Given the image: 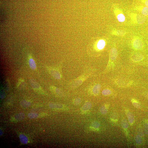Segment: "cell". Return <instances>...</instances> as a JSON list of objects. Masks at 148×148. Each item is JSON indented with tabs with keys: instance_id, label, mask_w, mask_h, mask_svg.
Here are the masks:
<instances>
[{
	"instance_id": "cell-19",
	"label": "cell",
	"mask_w": 148,
	"mask_h": 148,
	"mask_svg": "<svg viewBox=\"0 0 148 148\" xmlns=\"http://www.w3.org/2000/svg\"><path fill=\"white\" fill-rule=\"evenodd\" d=\"M100 125V124L98 122L95 121L91 124V128L92 129L98 130Z\"/></svg>"
},
{
	"instance_id": "cell-32",
	"label": "cell",
	"mask_w": 148,
	"mask_h": 148,
	"mask_svg": "<svg viewBox=\"0 0 148 148\" xmlns=\"http://www.w3.org/2000/svg\"><path fill=\"white\" fill-rule=\"evenodd\" d=\"M0 136H1L3 134V132L1 130H0Z\"/></svg>"
},
{
	"instance_id": "cell-18",
	"label": "cell",
	"mask_w": 148,
	"mask_h": 148,
	"mask_svg": "<svg viewBox=\"0 0 148 148\" xmlns=\"http://www.w3.org/2000/svg\"><path fill=\"white\" fill-rule=\"evenodd\" d=\"M105 42L104 40H99L97 44V47L99 49H102L104 48L105 45Z\"/></svg>"
},
{
	"instance_id": "cell-21",
	"label": "cell",
	"mask_w": 148,
	"mask_h": 148,
	"mask_svg": "<svg viewBox=\"0 0 148 148\" xmlns=\"http://www.w3.org/2000/svg\"><path fill=\"white\" fill-rule=\"evenodd\" d=\"M141 12L142 14L145 16H148V7L146 6L142 7Z\"/></svg>"
},
{
	"instance_id": "cell-8",
	"label": "cell",
	"mask_w": 148,
	"mask_h": 148,
	"mask_svg": "<svg viewBox=\"0 0 148 148\" xmlns=\"http://www.w3.org/2000/svg\"><path fill=\"white\" fill-rule=\"evenodd\" d=\"M146 17L142 14H138L136 16V22L139 24H143L145 22Z\"/></svg>"
},
{
	"instance_id": "cell-28",
	"label": "cell",
	"mask_w": 148,
	"mask_h": 148,
	"mask_svg": "<svg viewBox=\"0 0 148 148\" xmlns=\"http://www.w3.org/2000/svg\"><path fill=\"white\" fill-rule=\"evenodd\" d=\"M125 32L123 31H118L116 32L118 36H122L125 34Z\"/></svg>"
},
{
	"instance_id": "cell-34",
	"label": "cell",
	"mask_w": 148,
	"mask_h": 148,
	"mask_svg": "<svg viewBox=\"0 0 148 148\" xmlns=\"http://www.w3.org/2000/svg\"></svg>"
},
{
	"instance_id": "cell-9",
	"label": "cell",
	"mask_w": 148,
	"mask_h": 148,
	"mask_svg": "<svg viewBox=\"0 0 148 148\" xmlns=\"http://www.w3.org/2000/svg\"><path fill=\"white\" fill-rule=\"evenodd\" d=\"M30 83L31 86L35 90L37 91H41V87L36 80L34 79H31L30 80Z\"/></svg>"
},
{
	"instance_id": "cell-6",
	"label": "cell",
	"mask_w": 148,
	"mask_h": 148,
	"mask_svg": "<svg viewBox=\"0 0 148 148\" xmlns=\"http://www.w3.org/2000/svg\"><path fill=\"white\" fill-rule=\"evenodd\" d=\"M92 105L91 103L88 101L85 102L81 108V111L82 113H85L89 111L92 107Z\"/></svg>"
},
{
	"instance_id": "cell-26",
	"label": "cell",
	"mask_w": 148,
	"mask_h": 148,
	"mask_svg": "<svg viewBox=\"0 0 148 148\" xmlns=\"http://www.w3.org/2000/svg\"><path fill=\"white\" fill-rule=\"evenodd\" d=\"M102 94L104 95H110L111 93V91L108 89H105L102 91Z\"/></svg>"
},
{
	"instance_id": "cell-5",
	"label": "cell",
	"mask_w": 148,
	"mask_h": 148,
	"mask_svg": "<svg viewBox=\"0 0 148 148\" xmlns=\"http://www.w3.org/2000/svg\"><path fill=\"white\" fill-rule=\"evenodd\" d=\"M50 89L54 95L58 97H61L63 96V93L61 89L53 86L50 87Z\"/></svg>"
},
{
	"instance_id": "cell-1",
	"label": "cell",
	"mask_w": 148,
	"mask_h": 148,
	"mask_svg": "<svg viewBox=\"0 0 148 148\" xmlns=\"http://www.w3.org/2000/svg\"><path fill=\"white\" fill-rule=\"evenodd\" d=\"M91 74L90 72H86V73L85 72L80 76L72 81L70 84L71 87L72 88H74L80 86L86 80L90 77Z\"/></svg>"
},
{
	"instance_id": "cell-12",
	"label": "cell",
	"mask_w": 148,
	"mask_h": 148,
	"mask_svg": "<svg viewBox=\"0 0 148 148\" xmlns=\"http://www.w3.org/2000/svg\"><path fill=\"white\" fill-rule=\"evenodd\" d=\"M126 114H127L128 119L130 124L132 125L134 121V118L133 115L131 112L129 111H128L126 112Z\"/></svg>"
},
{
	"instance_id": "cell-3",
	"label": "cell",
	"mask_w": 148,
	"mask_h": 148,
	"mask_svg": "<svg viewBox=\"0 0 148 148\" xmlns=\"http://www.w3.org/2000/svg\"><path fill=\"white\" fill-rule=\"evenodd\" d=\"M49 73L54 78L56 79H60L62 77L61 73L58 70L55 68L49 67L48 68Z\"/></svg>"
},
{
	"instance_id": "cell-16",
	"label": "cell",
	"mask_w": 148,
	"mask_h": 148,
	"mask_svg": "<svg viewBox=\"0 0 148 148\" xmlns=\"http://www.w3.org/2000/svg\"><path fill=\"white\" fill-rule=\"evenodd\" d=\"M108 105H104L101 106L100 109V111L101 113L103 114H106L108 112Z\"/></svg>"
},
{
	"instance_id": "cell-17",
	"label": "cell",
	"mask_w": 148,
	"mask_h": 148,
	"mask_svg": "<svg viewBox=\"0 0 148 148\" xmlns=\"http://www.w3.org/2000/svg\"><path fill=\"white\" fill-rule=\"evenodd\" d=\"M29 64L31 69L33 70H34L36 69V64L34 60L32 58H31L29 59Z\"/></svg>"
},
{
	"instance_id": "cell-2",
	"label": "cell",
	"mask_w": 148,
	"mask_h": 148,
	"mask_svg": "<svg viewBox=\"0 0 148 148\" xmlns=\"http://www.w3.org/2000/svg\"><path fill=\"white\" fill-rule=\"evenodd\" d=\"M49 107L54 110L62 111H66L68 110V107L63 104L59 103H50L49 104Z\"/></svg>"
},
{
	"instance_id": "cell-11",
	"label": "cell",
	"mask_w": 148,
	"mask_h": 148,
	"mask_svg": "<svg viewBox=\"0 0 148 148\" xmlns=\"http://www.w3.org/2000/svg\"><path fill=\"white\" fill-rule=\"evenodd\" d=\"M101 88V85L98 84L95 85L93 87L92 92L93 94L95 95H98L100 92Z\"/></svg>"
},
{
	"instance_id": "cell-30",
	"label": "cell",
	"mask_w": 148,
	"mask_h": 148,
	"mask_svg": "<svg viewBox=\"0 0 148 148\" xmlns=\"http://www.w3.org/2000/svg\"><path fill=\"white\" fill-rule=\"evenodd\" d=\"M145 130L146 133H148V124H146L145 125Z\"/></svg>"
},
{
	"instance_id": "cell-22",
	"label": "cell",
	"mask_w": 148,
	"mask_h": 148,
	"mask_svg": "<svg viewBox=\"0 0 148 148\" xmlns=\"http://www.w3.org/2000/svg\"><path fill=\"white\" fill-rule=\"evenodd\" d=\"M121 124L122 127L124 129H127L128 126V124L127 120L125 119H123L122 120Z\"/></svg>"
},
{
	"instance_id": "cell-31",
	"label": "cell",
	"mask_w": 148,
	"mask_h": 148,
	"mask_svg": "<svg viewBox=\"0 0 148 148\" xmlns=\"http://www.w3.org/2000/svg\"><path fill=\"white\" fill-rule=\"evenodd\" d=\"M142 1L146 6L148 7V0H142Z\"/></svg>"
},
{
	"instance_id": "cell-33",
	"label": "cell",
	"mask_w": 148,
	"mask_h": 148,
	"mask_svg": "<svg viewBox=\"0 0 148 148\" xmlns=\"http://www.w3.org/2000/svg\"><path fill=\"white\" fill-rule=\"evenodd\" d=\"M146 96L147 98H148V93H147L146 94Z\"/></svg>"
},
{
	"instance_id": "cell-27",
	"label": "cell",
	"mask_w": 148,
	"mask_h": 148,
	"mask_svg": "<svg viewBox=\"0 0 148 148\" xmlns=\"http://www.w3.org/2000/svg\"><path fill=\"white\" fill-rule=\"evenodd\" d=\"M135 139L136 142L137 144L141 143L142 142V139L141 137L139 136H136V137Z\"/></svg>"
},
{
	"instance_id": "cell-25",
	"label": "cell",
	"mask_w": 148,
	"mask_h": 148,
	"mask_svg": "<svg viewBox=\"0 0 148 148\" xmlns=\"http://www.w3.org/2000/svg\"><path fill=\"white\" fill-rule=\"evenodd\" d=\"M81 99L80 98H76L73 100V103L74 105H78L81 104Z\"/></svg>"
},
{
	"instance_id": "cell-20",
	"label": "cell",
	"mask_w": 148,
	"mask_h": 148,
	"mask_svg": "<svg viewBox=\"0 0 148 148\" xmlns=\"http://www.w3.org/2000/svg\"><path fill=\"white\" fill-rule=\"evenodd\" d=\"M28 116L30 119L36 118L38 117L39 114L36 112H31L28 114Z\"/></svg>"
},
{
	"instance_id": "cell-29",
	"label": "cell",
	"mask_w": 148,
	"mask_h": 148,
	"mask_svg": "<svg viewBox=\"0 0 148 148\" xmlns=\"http://www.w3.org/2000/svg\"><path fill=\"white\" fill-rule=\"evenodd\" d=\"M5 94L4 91H1L0 93V97L2 99L5 98Z\"/></svg>"
},
{
	"instance_id": "cell-7",
	"label": "cell",
	"mask_w": 148,
	"mask_h": 148,
	"mask_svg": "<svg viewBox=\"0 0 148 148\" xmlns=\"http://www.w3.org/2000/svg\"><path fill=\"white\" fill-rule=\"evenodd\" d=\"M143 58V56L139 53L134 54L131 56V59L132 61L136 62L141 61Z\"/></svg>"
},
{
	"instance_id": "cell-23",
	"label": "cell",
	"mask_w": 148,
	"mask_h": 148,
	"mask_svg": "<svg viewBox=\"0 0 148 148\" xmlns=\"http://www.w3.org/2000/svg\"><path fill=\"white\" fill-rule=\"evenodd\" d=\"M117 18L118 21L120 22H123L125 20V17L122 13H120L118 15Z\"/></svg>"
},
{
	"instance_id": "cell-4",
	"label": "cell",
	"mask_w": 148,
	"mask_h": 148,
	"mask_svg": "<svg viewBox=\"0 0 148 148\" xmlns=\"http://www.w3.org/2000/svg\"><path fill=\"white\" fill-rule=\"evenodd\" d=\"M134 47L136 49H141L143 47V43L141 39L137 38L134 40L133 43Z\"/></svg>"
},
{
	"instance_id": "cell-14",
	"label": "cell",
	"mask_w": 148,
	"mask_h": 148,
	"mask_svg": "<svg viewBox=\"0 0 148 148\" xmlns=\"http://www.w3.org/2000/svg\"><path fill=\"white\" fill-rule=\"evenodd\" d=\"M19 137L21 143L23 144H26L28 143V138L24 134H20L19 135Z\"/></svg>"
},
{
	"instance_id": "cell-13",
	"label": "cell",
	"mask_w": 148,
	"mask_h": 148,
	"mask_svg": "<svg viewBox=\"0 0 148 148\" xmlns=\"http://www.w3.org/2000/svg\"><path fill=\"white\" fill-rule=\"evenodd\" d=\"M25 117V115L24 113L20 112L15 115L14 118L17 121H21L24 119Z\"/></svg>"
},
{
	"instance_id": "cell-15",
	"label": "cell",
	"mask_w": 148,
	"mask_h": 148,
	"mask_svg": "<svg viewBox=\"0 0 148 148\" xmlns=\"http://www.w3.org/2000/svg\"><path fill=\"white\" fill-rule=\"evenodd\" d=\"M31 103L29 101L26 100H23L20 102V105L23 108H26L30 106Z\"/></svg>"
},
{
	"instance_id": "cell-10",
	"label": "cell",
	"mask_w": 148,
	"mask_h": 148,
	"mask_svg": "<svg viewBox=\"0 0 148 148\" xmlns=\"http://www.w3.org/2000/svg\"><path fill=\"white\" fill-rule=\"evenodd\" d=\"M117 55V49L115 48H112L111 49L110 53V56L111 59L114 60H116Z\"/></svg>"
},
{
	"instance_id": "cell-24",
	"label": "cell",
	"mask_w": 148,
	"mask_h": 148,
	"mask_svg": "<svg viewBox=\"0 0 148 148\" xmlns=\"http://www.w3.org/2000/svg\"><path fill=\"white\" fill-rule=\"evenodd\" d=\"M132 104L136 108L140 109L141 108V106L140 103L138 102L137 101L134 100H132Z\"/></svg>"
}]
</instances>
